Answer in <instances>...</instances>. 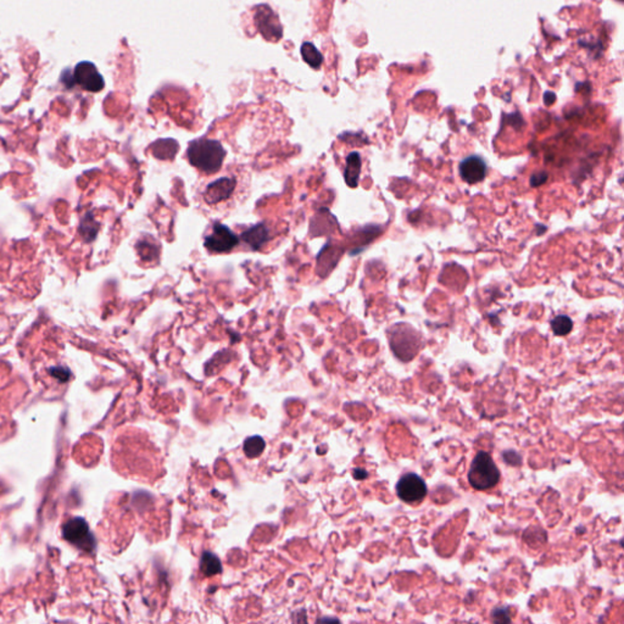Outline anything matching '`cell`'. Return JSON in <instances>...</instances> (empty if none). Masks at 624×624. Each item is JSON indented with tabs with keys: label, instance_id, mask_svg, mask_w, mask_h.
I'll list each match as a JSON object with an SVG mask.
<instances>
[{
	"label": "cell",
	"instance_id": "6da1fadb",
	"mask_svg": "<svg viewBox=\"0 0 624 624\" xmlns=\"http://www.w3.org/2000/svg\"><path fill=\"white\" fill-rule=\"evenodd\" d=\"M187 158L192 166L204 173L213 175L222 168L223 160L226 158V150L220 142L203 138L190 142L187 149Z\"/></svg>",
	"mask_w": 624,
	"mask_h": 624
},
{
	"label": "cell",
	"instance_id": "7a4b0ae2",
	"mask_svg": "<svg viewBox=\"0 0 624 624\" xmlns=\"http://www.w3.org/2000/svg\"><path fill=\"white\" fill-rule=\"evenodd\" d=\"M500 470L488 453L480 451L468 470V482L475 490H488L499 483Z\"/></svg>",
	"mask_w": 624,
	"mask_h": 624
},
{
	"label": "cell",
	"instance_id": "3957f363",
	"mask_svg": "<svg viewBox=\"0 0 624 624\" xmlns=\"http://www.w3.org/2000/svg\"><path fill=\"white\" fill-rule=\"evenodd\" d=\"M63 538L83 551H94L96 547V542L89 530V525L81 517L71 518L63 525Z\"/></svg>",
	"mask_w": 624,
	"mask_h": 624
},
{
	"label": "cell",
	"instance_id": "277c9868",
	"mask_svg": "<svg viewBox=\"0 0 624 624\" xmlns=\"http://www.w3.org/2000/svg\"><path fill=\"white\" fill-rule=\"evenodd\" d=\"M255 23L266 41H280L283 36V28L278 15L267 5H260L255 11Z\"/></svg>",
	"mask_w": 624,
	"mask_h": 624
},
{
	"label": "cell",
	"instance_id": "5b68a950",
	"mask_svg": "<svg viewBox=\"0 0 624 624\" xmlns=\"http://www.w3.org/2000/svg\"><path fill=\"white\" fill-rule=\"evenodd\" d=\"M73 85H78L82 89L98 93L103 91L105 86L104 78L100 75L94 63L81 61L73 70Z\"/></svg>",
	"mask_w": 624,
	"mask_h": 624
},
{
	"label": "cell",
	"instance_id": "8992f818",
	"mask_svg": "<svg viewBox=\"0 0 624 624\" xmlns=\"http://www.w3.org/2000/svg\"><path fill=\"white\" fill-rule=\"evenodd\" d=\"M239 243V238L222 223H215L211 233L205 238V248L211 253H228Z\"/></svg>",
	"mask_w": 624,
	"mask_h": 624
},
{
	"label": "cell",
	"instance_id": "52a82bcc",
	"mask_svg": "<svg viewBox=\"0 0 624 624\" xmlns=\"http://www.w3.org/2000/svg\"><path fill=\"white\" fill-rule=\"evenodd\" d=\"M427 485L421 477L415 473L404 475L397 484V494L405 502H418L427 495Z\"/></svg>",
	"mask_w": 624,
	"mask_h": 624
},
{
	"label": "cell",
	"instance_id": "ba28073f",
	"mask_svg": "<svg viewBox=\"0 0 624 624\" xmlns=\"http://www.w3.org/2000/svg\"><path fill=\"white\" fill-rule=\"evenodd\" d=\"M237 186V182L235 178L230 177H222L218 181L210 183L204 192V199L210 205L227 200L232 194Z\"/></svg>",
	"mask_w": 624,
	"mask_h": 624
},
{
	"label": "cell",
	"instance_id": "9c48e42d",
	"mask_svg": "<svg viewBox=\"0 0 624 624\" xmlns=\"http://www.w3.org/2000/svg\"><path fill=\"white\" fill-rule=\"evenodd\" d=\"M460 175L468 185H475L487 176V165L480 156H468L460 163Z\"/></svg>",
	"mask_w": 624,
	"mask_h": 624
},
{
	"label": "cell",
	"instance_id": "30bf717a",
	"mask_svg": "<svg viewBox=\"0 0 624 624\" xmlns=\"http://www.w3.org/2000/svg\"><path fill=\"white\" fill-rule=\"evenodd\" d=\"M242 240L245 244L249 245L253 250H258L266 244L270 238V231L265 223H258L256 226L251 227L249 230L243 232L240 235Z\"/></svg>",
	"mask_w": 624,
	"mask_h": 624
},
{
	"label": "cell",
	"instance_id": "8fae6325",
	"mask_svg": "<svg viewBox=\"0 0 624 624\" xmlns=\"http://www.w3.org/2000/svg\"><path fill=\"white\" fill-rule=\"evenodd\" d=\"M361 173V158L358 153H351L347 158V168L344 172V178L349 187H358V178Z\"/></svg>",
	"mask_w": 624,
	"mask_h": 624
},
{
	"label": "cell",
	"instance_id": "7c38bea8",
	"mask_svg": "<svg viewBox=\"0 0 624 624\" xmlns=\"http://www.w3.org/2000/svg\"><path fill=\"white\" fill-rule=\"evenodd\" d=\"M155 158L160 160H172L178 151V143L175 139H158L150 146Z\"/></svg>",
	"mask_w": 624,
	"mask_h": 624
},
{
	"label": "cell",
	"instance_id": "4fadbf2b",
	"mask_svg": "<svg viewBox=\"0 0 624 624\" xmlns=\"http://www.w3.org/2000/svg\"><path fill=\"white\" fill-rule=\"evenodd\" d=\"M78 232L87 243H91L96 238L98 232H99V223L95 220L93 213L89 211L83 216L80 227H78Z\"/></svg>",
	"mask_w": 624,
	"mask_h": 624
},
{
	"label": "cell",
	"instance_id": "5bb4252c",
	"mask_svg": "<svg viewBox=\"0 0 624 624\" xmlns=\"http://www.w3.org/2000/svg\"><path fill=\"white\" fill-rule=\"evenodd\" d=\"M200 570L206 577L221 573L222 567L220 559L211 552H204L201 560H200Z\"/></svg>",
	"mask_w": 624,
	"mask_h": 624
},
{
	"label": "cell",
	"instance_id": "9a60e30c",
	"mask_svg": "<svg viewBox=\"0 0 624 624\" xmlns=\"http://www.w3.org/2000/svg\"><path fill=\"white\" fill-rule=\"evenodd\" d=\"M301 56H303L305 63H308L312 68H316V70L321 68L322 63H323V56L312 43H304L301 46Z\"/></svg>",
	"mask_w": 624,
	"mask_h": 624
},
{
	"label": "cell",
	"instance_id": "2e32d148",
	"mask_svg": "<svg viewBox=\"0 0 624 624\" xmlns=\"http://www.w3.org/2000/svg\"><path fill=\"white\" fill-rule=\"evenodd\" d=\"M265 449V440L261 437H250L244 443V453L249 458H255L263 454Z\"/></svg>",
	"mask_w": 624,
	"mask_h": 624
},
{
	"label": "cell",
	"instance_id": "e0dca14e",
	"mask_svg": "<svg viewBox=\"0 0 624 624\" xmlns=\"http://www.w3.org/2000/svg\"><path fill=\"white\" fill-rule=\"evenodd\" d=\"M551 328L556 335H567L573 328V322L570 317L560 315L552 320Z\"/></svg>",
	"mask_w": 624,
	"mask_h": 624
},
{
	"label": "cell",
	"instance_id": "ac0fdd59",
	"mask_svg": "<svg viewBox=\"0 0 624 624\" xmlns=\"http://www.w3.org/2000/svg\"><path fill=\"white\" fill-rule=\"evenodd\" d=\"M49 375L54 377L55 380H59L61 383H65L70 380L71 377V371L66 367H51L49 370Z\"/></svg>",
	"mask_w": 624,
	"mask_h": 624
},
{
	"label": "cell",
	"instance_id": "d6986e66",
	"mask_svg": "<svg viewBox=\"0 0 624 624\" xmlns=\"http://www.w3.org/2000/svg\"><path fill=\"white\" fill-rule=\"evenodd\" d=\"M493 618L495 622H504V623L511 622V618H510V616L507 613L506 609H497V610L494 611Z\"/></svg>",
	"mask_w": 624,
	"mask_h": 624
},
{
	"label": "cell",
	"instance_id": "ffe728a7",
	"mask_svg": "<svg viewBox=\"0 0 624 624\" xmlns=\"http://www.w3.org/2000/svg\"><path fill=\"white\" fill-rule=\"evenodd\" d=\"M547 175L545 172H539V173H535L530 178V185L533 187L540 186V185H543L544 182L547 181Z\"/></svg>",
	"mask_w": 624,
	"mask_h": 624
},
{
	"label": "cell",
	"instance_id": "44dd1931",
	"mask_svg": "<svg viewBox=\"0 0 624 624\" xmlns=\"http://www.w3.org/2000/svg\"><path fill=\"white\" fill-rule=\"evenodd\" d=\"M555 99H556L555 94L551 93V92H547V94H545V99H544V101H545V104L547 105H551L552 103L555 101Z\"/></svg>",
	"mask_w": 624,
	"mask_h": 624
},
{
	"label": "cell",
	"instance_id": "7402d4cb",
	"mask_svg": "<svg viewBox=\"0 0 624 624\" xmlns=\"http://www.w3.org/2000/svg\"><path fill=\"white\" fill-rule=\"evenodd\" d=\"M354 475L356 477V480H363V478H366L367 473L366 472H363V470H356Z\"/></svg>",
	"mask_w": 624,
	"mask_h": 624
}]
</instances>
